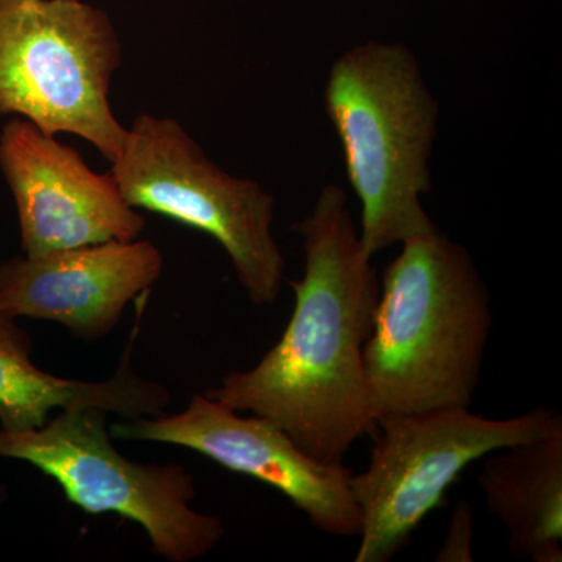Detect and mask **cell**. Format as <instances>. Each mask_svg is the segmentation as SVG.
Instances as JSON below:
<instances>
[{
	"mask_svg": "<svg viewBox=\"0 0 562 562\" xmlns=\"http://www.w3.org/2000/svg\"><path fill=\"white\" fill-rule=\"evenodd\" d=\"M109 413L70 406L31 431L0 428V458L29 462L88 514L138 524L157 557L202 560L220 546L224 520L192 508L194 476L179 464H139L113 446Z\"/></svg>",
	"mask_w": 562,
	"mask_h": 562,
	"instance_id": "8992f818",
	"label": "cell"
},
{
	"mask_svg": "<svg viewBox=\"0 0 562 562\" xmlns=\"http://www.w3.org/2000/svg\"><path fill=\"white\" fill-rule=\"evenodd\" d=\"M294 231L303 273L290 281L295 303L283 335L254 368L227 373L205 395L271 420L316 460L342 464L351 446L375 431L364 346L380 276L338 184L322 188Z\"/></svg>",
	"mask_w": 562,
	"mask_h": 562,
	"instance_id": "6da1fadb",
	"label": "cell"
},
{
	"mask_svg": "<svg viewBox=\"0 0 562 562\" xmlns=\"http://www.w3.org/2000/svg\"><path fill=\"white\" fill-rule=\"evenodd\" d=\"M368 468L351 475L361 512L355 562H387L408 547L414 532L446 501L462 472L486 454L562 430L561 414L532 408L490 419L469 406L387 414Z\"/></svg>",
	"mask_w": 562,
	"mask_h": 562,
	"instance_id": "5b68a950",
	"label": "cell"
},
{
	"mask_svg": "<svg viewBox=\"0 0 562 562\" xmlns=\"http://www.w3.org/2000/svg\"><path fill=\"white\" fill-rule=\"evenodd\" d=\"M122 44L105 11L81 0H0V116L72 133L106 161L128 128L110 105Z\"/></svg>",
	"mask_w": 562,
	"mask_h": 562,
	"instance_id": "277c9868",
	"label": "cell"
},
{
	"mask_svg": "<svg viewBox=\"0 0 562 562\" xmlns=\"http://www.w3.org/2000/svg\"><path fill=\"white\" fill-rule=\"evenodd\" d=\"M122 441L184 447L268 484L301 509L314 528L336 538H358L361 512L351 490L350 469L313 458L265 417L221 405L198 394L177 414L124 419L111 425Z\"/></svg>",
	"mask_w": 562,
	"mask_h": 562,
	"instance_id": "ba28073f",
	"label": "cell"
},
{
	"mask_svg": "<svg viewBox=\"0 0 562 562\" xmlns=\"http://www.w3.org/2000/svg\"><path fill=\"white\" fill-rule=\"evenodd\" d=\"M117 371L102 382L61 379L33 362L32 338L14 317L0 310V428L31 431L43 427L54 409L92 406L121 419L158 416L171 403L162 384L132 369V341Z\"/></svg>",
	"mask_w": 562,
	"mask_h": 562,
	"instance_id": "8fae6325",
	"label": "cell"
},
{
	"mask_svg": "<svg viewBox=\"0 0 562 562\" xmlns=\"http://www.w3.org/2000/svg\"><path fill=\"white\" fill-rule=\"evenodd\" d=\"M7 497H9V491H7L5 484L0 482V506H2L3 503H5Z\"/></svg>",
	"mask_w": 562,
	"mask_h": 562,
	"instance_id": "5bb4252c",
	"label": "cell"
},
{
	"mask_svg": "<svg viewBox=\"0 0 562 562\" xmlns=\"http://www.w3.org/2000/svg\"><path fill=\"white\" fill-rule=\"evenodd\" d=\"M324 98L361 203L366 254L436 227L422 199L431 190L439 105L416 55L402 43L358 44L333 63Z\"/></svg>",
	"mask_w": 562,
	"mask_h": 562,
	"instance_id": "3957f363",
	"label": "cell"
},
{
	"mask_svg": "<svg viewBox=\"0 0 562 562\" xmlns=\"http://www.w3.org/2000/svg\"><path fill=\"white\" fill-rule=\"evenodd\" d=\"M479 484L517 558L562 561V430L486 454Z\"/></svg>",
	"mask_w": 562,
	"mask_h": 562,
	"instance_id": "7c38bea8",
	"label": "cell"
},
{
	"mask_svg": "<svg viewBox=\"0 0 562 562\" xmlns=\"http://www.w3.org/2000/svg\"><path fill=\"white\" fill-rule=\"evenodd\" d=\"M0 171L16 203L24 255L132 241L146 228L111 172L92 171L79 151L22 117L0 132Z\"/></svg>",
	"mask_w": 562,
	"mask_h": 562,
	"instance_id": "9c48e42d",
	"label": "cell"
},
{
	"mask_svg": "<svg viewBox=\"0 0 562 562\" xmlns=\"http://www.w3.org/2000/svg\"><path fill=\"white\" fill-rule=\"evenodd\" d=\"M110 172L133 209L220 243L251 303L277 302L286 261L272 232L276 201L258 181L222 171L176 117L147 113L133 121Z\"/></svg>",
	"mask_w": 562,
	"mask_h": 562,
	"instance_id": "52a82bcc",
	"label": "cell"
},
{
	"mask_svg": "<svg viewBox=\"0 0 562 562\" xmlns=\"http://www.w3.org/2000/svg\"><path fill=\"white\" fill-rule=\"evenodd\" d=\"M162 269L161 250L139 238L21 255L0 262V310L14 319L55 322L85 342L101 341Z\"/></svg>",
	"mask_w": 562,
	"mask_h": 562,
	"instance_id": "30bf717a",
	"label": "cell"
},
{
	"mask_svg": "<svg viewBox=\"0 0 562 562\" xmlns=\"http://www.w3.org/2000/svg\"><path fill=\"white\" fill-rule=\"evenodd\" d=\"M401 246L380 279L364 346L375 420L471 405L494 324L490 291L464 246L438 227Z\"/></svg>",
	"mask_w": 562,
	"mask_h": 562,
	"instance_id": "7a4b0ae2",
	"label": "cell"
},
{
	"mask_svg": "<svg viewBox=\"0 0 562 562\" xmlns=\"http://www.w3.org/2000/svg\"><path fill=\"white\" fill-rule=\"evenodd\" d=\"M475 516L471 503L461 501L453 508L441 549L436 553L438 562H472Z\"/></svg>",
	"mask_w": 562,
	"mask_h": 562,
	"instance_id": "4fadbf2b",
	"label": "cell"
}]
</instances>
